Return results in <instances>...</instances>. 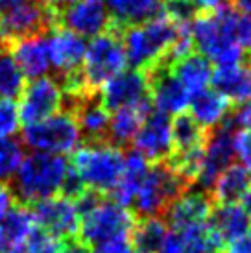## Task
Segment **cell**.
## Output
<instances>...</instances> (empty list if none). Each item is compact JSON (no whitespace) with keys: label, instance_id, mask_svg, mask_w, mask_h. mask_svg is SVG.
I'll return each instance as SVG.
<instances>
[{"label":"cell","instance_id":"6da1fadb","mask_svg":"<svg viewBox=\"0 0 251 253\" xmlns=\"http://www.w3.org/2000/svg\"><path fill=\"white\" fill-rule=\"evenodd\" d=\"M181 26L168 15L167 9H159L146 21L122 26L120 36L127 65L146 72L161 63L179 36Z\"/></svg>","mask_w":251,"mask_h":253},{"label":"cell","instance_id":"7a4b0ae2","mask_svg":"<svg viewBox=\"0 0 251 253\" xmlns=\"http://www.w3.org/2000/svg\"><path fill=\"white\" fill-rule=\"evenodd\" d=\"M238 15L233 6H223L214 13L194 15L188 24L192 46L210 63H240L244 50L238 46L235 37Z\"/></svg>","mask_w":251,"mask_h":253},{"label":"cell","instance_id":"3957f363","mask_svg":"<svg viewBox=\"0 0 251 253\" xmlns=\"http://www.w3.org/2000/svg\"><path fill=\"white\" fill-rule=\"evenodd\" d=\"M69 163L63 155L32 152L22 157L19 169L9 181V189L21 204L32 205L61 192Z\"/></svg>","mask_w":251,"mask_h":253},{"label":"cell","instance_id":"277c9868","mask_svg":"<svg viewBox=\"0 0 251 253\" xmlns=\"http://www.w3.org/2000/svg\"><path fill=\"white\" fill-rule=\"evenodd\" d=\"M70 165L85 189L98 194H111L124 169V152L107 141L85 142L74 150Z\"/></svg>","mask_w":251,"mask_h":253},{"label":"cell","instance_id":"5b68a950","mask_svg":"<svg viewBox=\"0 0 251 253\" xmlns=\"http://www.w3.org/2000/svg\"><path fill=\"white\" fill-rule=\"evenodd\" d=\"M120 30L122 26L113 22L111 28L92 37L91 42L85 46L82 78L85 87L91 92H98L107 80H111L127 67Z\"/></svg>","mask_w":251,"mask_h":253},{"label":"cell","instance_id":"8992f818","mask_svg":"<svg viewBox=\"0 0 251 253\" xmlns=\"http://www.w3.org/2000/svg\"><path fill=\"white\" fill-rule=\"evenodd\" d=\"M190 183L174 170L168 163H155L150 167L144 181L140 183L137 194L133 198L135 212L142 218L161 216L168 209V205L188 189Z\"/></svg>","mask_w":251,"mask_h":253},{"label":"cell","instance_id":"52a82bcc","mask_svg":"<svg viewBox=\"0 0 251 253\" xmlns=\"http://www.w3.org/2000/svg\"><path fill=\"white\" fill-rule=\"evenodd\" d=\"M22 142L34 152L65 155L80 146L82 133L74 115L61 109L39 122L26 124L22 131Z\"/></svg>","mask_w":251,"mask_h":253},{"label":"cell","instance_id":"ba28073f","mask_svg":"<svg viewBox=\"0 0 251 253\" xmlns=\"http://www.w3.org/2000/svg\"><path fill=\"white\" fill-rule=\"evenodd\" d=\"M133 225L135 216L127 211V207L117 202H105L102 198L91 211L80 218L76 240L85 248H92L115 237H129Z\"/></svg>","mask_w":251,"mask_h":253},{"label":"cell","instance_id":"9c48e42d","mask_svg":"<svg viewBox=\"0 0 251 253\" xmlns=\"http://www.w3.org/2000/svg\"><path fill=\"white\" fill-rule=\"evenodd\" d=\"M57 26V17L42 0H28L22 6L0 17V37L4 44L19 39L46 36Z\"/></svg>","mask_w":251,"mask_h":253},{"label":"cell","instance_id":"30bf717a","mask_svg":"<svg viewBox=\"0 0 251 253\" xmlns=\"http://www.w3.org/2000/svg\"><path fill=\"white\" fill-rule=\"evenodd\" d=\"M28 207L34 214L35 225H39L42 231L50 233L61 242L74 240L78 237L80 212L70 198L57 194V196L35 202Z\"/></svg>","mask_w":251,"mask_h":253},{"label":"cell","instance_id":"8fae6325","mask_svg":"<svg viewBox=\"0 0 251 253\" xmlns=\"http://www.w3.org/2000/svg\"><path fill=\"white\" fill-rule=\"evenodd\" d=\"M63 109V89L54 76L35 78L21 92L19 119L34 124Z\"/></svg>","mask_w":251,"mask_h":253},{"label":"cell","instance_id":"7c38bea8","mask_svg":"<svg viewBox=\"0 0 251 253\" xmlns=\"http://www.w3.org/2000/svg\"><path fill=\"white\" fill-rule=\"evenodd\" d=\"M98 96L107 111L146 104L150 102V85L146 72L139 69L131 71L124 69L98 89Z\"/></svg>","mask_w":251,"mask_h":253},{"label":"cell","instance_id":"4fadbf2b","mask_svg":"<svg viewBox=\"0 0 251 253\" xmlns=\"http://www.w3.org/2000/svg\"><path fill=\"white\" fill-rule=\"evenodd\" d=\"M133 150L144 155L148 161H168L174 152L172 142V120L168 115L157 111H148L140 124L137 135L133 137Z\"/></svg>","mask_w":251,"mask_h":253},{"label":"cell","instance_id":"5bb4252c","mask_svg":"<svg viewBox=\"0 0 251 253\" xmlns=\"http://www.w3.org/2000/svg\"><path fill=\"white\" fill-rule=\"evenodd\" d=\"M150 85V104L165 115H181L188 109L190 94L174 76L167 61H161L146 71Z\"/></svg>","mask_w":251,"mask_h":253},{"label":"cell","instance_id":"9a60e30c","mask_svg":"<svg viewBox=\"0 0 251 253\" xmlns=\"http://www.w3.org/2000/svg\"><path fill=\"white\" fill-rule=\"evenodd\" d=\"M233 127L218 126L210 133H207L205 144H203L202 163L196 181L202 185L205 190H210L212 183L222 174L223 170L233 165L235 159V148H233Z\"/></svg>","mask_w":251,"mask_h":253},{"label":"cell","instance_id":"2e32d148","mask_svg":"<svg viewBox=\"0 0 251 253\" xmlns=\"http://www.w3.org/2000/svg\"><path fill=\"white\" fill-rule=\"evenodd\" d=\"M46 46H48L52 71L56 72L54 78L57 82H63L70 74L82 71L85 46H87L82 36L57 24L46 34Z\"/></svg>","mask_w":251,"mask_h":253},{"label":"cell","instance_id":"e0dca14e","mask_svg":"<svg viewBox=\"0 0 251 253\" xmlns=\"http://www.w3.org/2000/svg\"><path fill=\"white\" fill-rule=\"evenodd\" d=\"M57 24L82 37H96L113 26V17L102 0H76L57 15Z\"/></svg>","mask_w":251,"mask_h":253},{"label":"cell","instance_id":"ac0fdd59","mask_svg":"<svg viewBox=\"0 0 251 253\" xmlns=\"http://www.w3.org/2000/svg\"><path fill=\"white\" fill-rule=\"evenodd\" d=\"M165 212H167V224L172 225V229L209 224L212 212V198H209V194L202 190L185 189L168 205Z\"/></svg>","mask_w":251,"mask_h":253},{"label":"cell","instance_id":"d6986e66","mask_svg":"<svg viewBox=\"0 0 251 253\" xmlns=\"http://www.w3.org/2000/svg\"><path fill=\"white\" fill-rule=\"evenodd\" d=\"M223 242L209 224L168 231L159 253H220Z\"/></svg>","mask_w":251,"mask_h":253},{"label":"cell","instance_id":"ffe728a7","mask_svg":"<svg viewBox=\"0 0 251 253\" xmlns=\"http://www.w3.org/2000/svg\"><path fill=\"white\" fill-rule=\"evenodd\" d=\"M9 54L13 56L17 67L21 69L22 76L35 80V78L46 76L52 71L48 57V46H46V36L28 37L19 39L6 44Z\"/></svg>","mask_w":251,"mask_h":253},{"label":"cell","instance_id":"44dd1931","mask_svg":"<svg viewBox=\"0 0 251 253\" xmlns=\"http://www.w3.org/2000/svg\"><path fill=\"white\" fill-rule=\"evenodd\" d=\"M210 84L214 85V91L223 94L231 104H242L251 94V69L242 61L216 65V69H212Z\"/></svg>","mask_w":251,"mask_h":253},{"label":"cell","instance_id":"7402d4cb","mask_svg":"<svg viewBox=\"0 0 251 253\" xmlns=\"http://www.w3.org/2000/svg\"><path fill=\"white\" fill-rule=\"evenodd\" d=\"M190 117L207 131L222 126L231 111V102L214 89H203L190 96L188 102Z\"/></svg>","mask_w":251,"mask_h":253},{"label":"cell","instance_id":"603a6c76","mask_svg":"<svg viewBox=\"0 0 251 253\" xmlns=\"http://www.w3.org/2000/svg\"><path fill=\"white\" fill-rule=\"evenodd\" d=\"M209 225L223 244H231L251 229V218L240 204H218L212 207Z\"/></svg>","mask_w":251,"mask_h":253},{"label":"cell","instance_id":"cb8c5ba5","mask_svg":"<svg viewBox=\"0 0 251 253\" xmlns=\"http://www.w3.org/2000/svg\"><path fill=\"white\" fill-rule=\"evenodd\" d=\"M168 65L174 72V76L179 80V84L187 89L190 96L203 91V89H209L210 80H212V65L202 54L190 52V54Z\"/></svg>","mask_w":251,"mask_h":253},{"label":"cell","instance_id":"d4e9b609","mask_svg":"<svg viewBox=\"0 0 251 253\" xmlns=\"http://www.w3.org/2000/svg\"><path fill=\"white\" fill-rule=\"evenodd\" d=\"M34 227L35 220L28 205L19 204L11 207L0 220V253H7L13 248L22 246Z\"/></svg>","mask_w":251,"mask_h":253},{"label":"cell","instance_id":"484cf974","mask_svg":"<svg viewBox=\"0 0 251 253\" xmlns=\"http://www.w3.org/2000/svg\"><path fill=\"white\" fill-rule=\"evenodd\" d=\"M148 170H150V161L139 152L133 150L127 155H124V169H122L117 187L111 192L113 202L129 207L133 204V198L137 194L140 183L146 177Z\"/></svg>","mask_w":251,"mask_h":253},{"label":"cell","instance_id":"4316f807","mask_svg":"<svg viewBox=\"0 0 251 253\" xmlns=\"http://www.w3.org/2000/svg\"><path fill=\"white\" fill-rule=\"evenodd\" d=\"M251 190V172L242 165H231L212 183L210 192L216 204H240Z\"/></svg>","mask_w":251,"mask_h":253},{"label":"cell","instance_id":"83f0119b","mask_svg":"<svg viewBox=\"0 0 251 253\" xmlns=\"http://www.w3.org/2000/svg\"><path fill=\"white\" fill-rule=\"evenodd\" d=\"M148 111H150V102L140 104V106L120 107L117 111H113V115L109 117L107 142H111L115 146L129 144L139 131L140 124L148 115Z\"/></svg>","mask_w":251,"mask_h":253},{"label":"cell","instance_id":"f1b7e54d","mask_svg":"<svg viewBox=\"0 0 251 253\" xmlns=\"http://www.w3.org/2000/svg\"><path fill=\"white\" fill-rule=\"evenodd\" d=\"M168 235V224L159 216L142 218L135 222L129 240L135 253H159L163 242Z\"/></svg>","mask_w":251,"mask_h":253},{"label":"cell","instance_id":"f546056e","mask_svg":"<svg viewBox=\"0 0 251 253\" xmlns=\"http://www.w3.org/2000/svg\"><path fill=\"white\" fill-rule=\"evenodd\" d=\"M205 139H207V131L190 115H185V113L175 115V119L172 120V142H174L172 155L190 154L196 150H202Z\"/></svg>","mask_w":251,"mask_h":253},{"label":"cell","instance_id":"4dcf8cb0","mask_svg":"<svg viewBox=\"0 0 251 253\" xmlns=\"http://www.w3.org/2000/svg\"><path fill=\"white\" fill-rule=\"evenodd\" d=\"M111 13L113 22L119 26H129L150 19L157 13L159 0H102Z\"/></svg>","mask_w":251,"mask_h":253},{"label":"cell","instance_id":"1f68e13d","mask_svg":"<svg viewBox=\"0 0 251 253\" xmlns=\"http://www.w3.org/2000/svg\"><path fill=\"white\" fill-rule=\"evenodd\" d=\"M24 89V76L7 46L0 50V100H15Z\"/></svg>","mask_w":251,"mask_h":253},{"label":"cell","instance_id":"d6a6232c","mask_svg":"<svg viewBox=\"0 0 251 253\" xmlns=\"http://www.w3.org/2000/svg\"><path fill=\"white\" fill-rule=\"evenodd\" d=\"M22 157H24V152H22L21 142L9 137L0 139V183L2 185H9Z\"/></svg>","mask_w":251,"mask_h":253},{"label":"cell","instance_id":"836d02e7","mask_svg":"<svg viewBox=\"0 0 251 253\" xmlns=\"http://www.w3.org/2000/svg\"><path fill=\"white\" fill-rule=\"evenodd\" d=\"M63 242L56 237H52L50 233L42 231L41 227L35 225L34 231L28 235V239L24 240L26 253H56Z\"/></svg>","mask_w":251,"mask_h":253},{"label":"cell","instance_id":"e575fe53","mask_svg":"<svg viewBox=\"0 0 251 253\" xmlns=\"http://www.w3.org/2000/svg\"><path fill=\"white\" fill-rule=\"evenodd\" d=\"M19 107L13 100H0V139L11 137L19 131Z\"/></svg>","mask_w":251,"mask_h":253},{"label":"cell","instance_id":"d590c367","mask_svg":"<svg viewBox=\"0 0 251 253\" xmlns=\"http://www.w3.org/2000/svg\"><path fill=\"white\" fill-rule=\"evenodd\" d=\"M233 148L240 165L251 172V129H240L233 135Z\"/></svg>","mask_w":251,"mask_h":253},{"label":"cell","instance_id":"8d00e7d4","mask_svg":"<svg viewBox=\"0 0 251 253\" xmlns=\"http://www.w3.org/2000/svg\"><path fill=\"white\" fill-rule=\"evenodd\" d=\"M89 253H135L129 237H115V239L104 240L96 246H92Z\"/></svg>","mask_w":251,"mask_h":253},{"label":"cell","instance_id":"74e56055","mask_svg":"<svg viewBox=\"0 0 251 253\" xmlns=\"http://www.w3.org/2000/svg\"><path fill=\"white\" fill-rule=\"evenodd\" d=\"M235 37H237L238 46L244 50L251 52V19L246 15H238L237 28H235Z\"/></svg>","mask_w":251,"mask_h":253},{"label":"cell","instance_id":"f35d334b","mask_svg":"<svg viewBox=\"0 0 251 253\" xmlns=\"http://www.w3.org/2000/svg\"><path fill=\"white\" fill-rule=\"evenodd\" d=\"M233 124L240 126L242 129H251V94L235 111V115H233Z\"/></svg>","mask_w":251,"mask_h":253},{"label":"cell","instance_id":"ab89813d","mask_svg":"<svg viewBox=\"0 0 251 253\" xmlns=\"http://www.w3.org/2000/svg\"><path fill=\"white\" fill-rule=\"evenodd\" d=\"M13 192H11V189H9V185H2L0 183V220L4 218V214H6L11 207H13Z\"/></svg>","mask_w":251,"mask_h":253},{"label":"cell","instance_id":"60d3db41","mask_svg":"<svg viewBox=\"0 0 251 253\" xmlns=\"http://www.w3.org/2000/svg\"><path fill=\"white\" fill-rule=\"evenodd\" d=\"M229 253H251V229L229 244Z\"/></svg>","mask_w":251,"mask_h":253},{"label":"cell","instance_id":"b9f144b4","mask_svg":"<svg viewBox=\"0 0 251 253\" xmlns=\"http://www.w3.org/2000/svg\"><path fill=\"white\" fill-rule=\"evenodd\" d=\"M196 7H200L203 13H214L220 7L227 6V0H192Z\"/></svg>","mask_w":251,"mask_h":253},{"label":"cell","instance_id":"7bdbcfd3","mask_svg":"<svg viewBox=\"0 0 251 253\" xmlns=\"http://www.w3.org/2000/svg\"><path fill=\"white\" fill-rule=\"evenodd\" d=\"M56 253H89V248H85L84 244H82V242H78L76 239L65 240Z\"/></svg>","mask_w":251,"mask_h":253},{"label":"cell","instance_id":"ee69618b","mask_svg":"<svg viewBox=\"0 0 251 253\" xmlns=\"http://www.w3.org/2000/svg\"><path fill=\"white\" fill-rule=\"evenodd\" d=\"M42 2H44V4L48 6L50 11H52V13L57 17V15L61 13L65 7H69L70 4H74L76 0H42Z\"/></svg>","mask_w":251,"mask_h":253},{"label":"cell","instance_id":"f6af8a7d","mask_svg":"<svg viewBox=\"0 0 251 253\" xmlns=\"http://www.w3.org/2000/svg\"><path fill=\"white\" fill-rule=\"evenodd\" d=\"M24 2H28V0H0V17L9 13V11L15 9V7L22 6Z\"/></svg>","mask_w":251,"mask_h":253},{"label":"cell","instance_id":"bcb514c9","mask_svg":"<svg viewBox=\"0 0 251 253\" xmlns=\"http://www.w3.org/2000/svg\"><path fill=\"white\" fill-rule=\"evenodd\" d=\"M231 2H233V7L237 9L238 13L251 19V0H231Z\"/></svg>","mask_w":251,"mask_h":253},{"label":"cell","instance_id":"7dc6e473","mask_svg":"<svg viewBox=\"0 0 251 253\" xmlns=\"http://www.w3.org/2000/svg\"><path fill=\"white\" fill-rule=\"evenodd\" d=\"M242 202H244V209H246V212H248V214H250V218H251V190L248 192V194H246V198L242 200Z\"/></svg>","mask_w":251,"mask_h":253},{"label":"cell","instance_id":"c3c4849f","mask_svg":"<svg viewBox=\"0 0 251 253\" xmlns=\"http://www.w3.org/2000/svg\"><path fill=\"white\" fill-rule=\"evenodd\" d=\"M4 48V42H2V37H0V50Z\"/></svg>","mask_w":251,"mask_h":253},{"label":"cell","instance_id":"681fc988","mask_svg":"<svg viewBox=\"0 0 251 253\" xmlns=\"http://www.w3.org/2000/svg\"><path fill=\"white\" fill-rule=\"evenodd\" d=\"M168 2H174V0H168Z\"/></svg>","mask_w":251,"mask_h":253},{"label":"cell","instance_id":"f907efd6","mask_svg":"<svg viewBox=\"0 0 251 253\" xmlns=\"http://www.w3.org/2000/svg\"><path fill=\"white\" fill-rule=\"evenodd\" d=\"M220 253H222V252H220Z\"/></svg>","mask_w":251,"mask_h":253},{"label":"cell","instance_id":"816d5d0a","mask_svg":"<svg viewBox=\"0 0 251 253\" xmlns=\"http://www.w3.org/2000/svg\"><path fill=\"white\" fill-rule=\"evenodd\" d=\"M250 69H251V67H250Z\"/></svg>","mask_w":251,"mask_h":253}]
</instances>
